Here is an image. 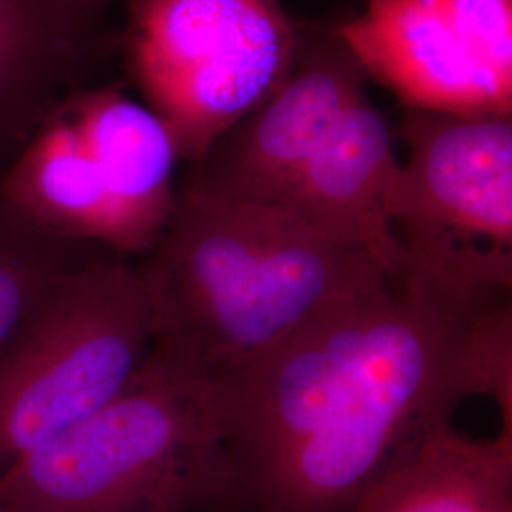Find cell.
I'll use <instances>...</instances> for the list:
<instances>
[{
    "mask_svg": "<svg viewBox=\"0 0 512 512\" xmlns=\"http://www.w3.org/2000/svg\"><path fill=\"white\" fill-rule=\"evenodd\" d=\"M105 184L118 255H148L175 207L181 162L164 122L116 84L86 86L63 101Z\"/></svg>",
    "mask_w": 512,
    "mask_h": 512,
    "instance_id": "30bf717a",
    "label": "cell"
},
{
    "mask_svg": "<svg viewBox=\"0 0 512 512\" xmlns=\"http://www.w3.org/2000/svg\"><path fill=\"white\" fill-rule=\"evenodd\" d=\"M366 80L332 27L300 25L283 88L220 135L177 184L209 198L281 207L340 110L366 92Z\"/></svg>",
    "mask_w": 512,
    "mask_h": 512,
    "instance_id": "ba28073f",
    "label": "cell"
},
{
    "mask_svg": "<svg viewBox=\"0 0 512 512\" xmlns=\"http://www.w3.org/2000/svg\"><path fill=\"white\" fill-rule=\"evenodd\" d=\"M389 215L404 266L452 287H512V114L404 109Z\"/></svg>",
    "mask_w": 512,
    "mask_h": 512,
    "instance_id": "8992f818",
    "label": "cell"
},
{
    "mask_svg": "<svg viewBox=\"0 0 512 512\" xmlns=\"http://www.w3.org/2000/svg\"><path fill=\"white\" fill-rule=\"evenodd\" d=\"M99 251L44 232L0 194V349L61 279Z\"/></svg>",
    "mask_w": 512,
    "mask_h": 512,
    "instance_id": "5bb4252c",
    "label": "cell"
},
{
    "mask_svg": "<svg viewBox=\"0 0 512 512\" xmlns=\"http://www.w3.org/2000/svg\"><path fill=\"white\" fill-rule=\"evenodd\" d=\"M103 12L88 0H0V169L84 80Z\"/></svg>",
    "mask_w": 512,
    "mask_h": 512,
    "instance_id": "8fae6325",
    "label": "cell"
},
{
    "mask_svg": "<svg viewBox=\"0 0 512 512\" xmlns=\"http://www.w3.org/2000/svg\"><path fill=\"white\" fill-rule=\"evenodd\" d=\"M0 194L44 232L118 255V228L105 184L63 103L2 165Z\"/></svg>",
    "mask_w": 512,
    "mask_h": 512,
    "instance_id": "4fadbf2b",
    "label": "cell"
},
{
    "mask_svg": "<svg viewBox=\"0 0 512 512\" xmlns=\"http://www.w3.org/2000/svg\"><path fill=\"white\" fill-rule=\"evenodd\" d=\"M228 385L158 336L109 403L0 478L6 512H192L234 505Z\"/></svg>",
    "mask_w": 512,
    "mask_h": 512,
    "instance_id": "3957f363",
    "label": "cell"
},
{
    "mask_svg": "<svg viewBox=\"0 0 512 512\" xmlns=\"http://www.w3.org/2000/svg\"><path fill=\"white\" fill-rule=\"evenodd\" d=\"M124 55L186 164L283 88L300 25L281 0H126Z\"/></svg>",
    "mask_w": 512,
    "mask_h": 512,
    "instance_id": "5b68a950",
    "label": "cell"
},
{
    "mask_svg": "<svg viewBox=\"0 0 512 512\" xmlns=\"http://www.w3.org/2000/svg\"><path fill=\"white\" fill-rule=\"evenodd\" d=\"M160 329L143 264L103 249L61 279L0 349V478L109 403Z\"/></svg>",
    "mask_w": 512,
    "mask_h": 512,
    "instance_id": "277c9868",
    "label": "cell"
},
{
    "mask_svg": "<svg viewBox=\"0 0 512 512\" xmlns=\"http://www.w3.org/2000/svg\"><path fill=\"white\" fill-rule=\"evenodd\" d=\"M332 29L404 109L512 114V0H366Z\"/></svg>",
    "mask_w": 512,
    "mask_h": 512,
    "instance_id": "52a82bcc",
    "label": "cell"
},
{
    "mask_svg": "<svg viewBox=\"0 0 512 512\" xmlns=\"http://www.w3.org/2000/svg\"><path fill=\"white\" fill-rule=\"evenodd\" d=\"M143 266L160 311L158 336L220 378L391 275L363 249L287 209L209 198L179 184Z\"/></svg>",
    "mask_w": 512,
    "mask_h": 512,
    "instance_id": "7a4b0ae2",
    "label": "cell"
},
{
    "mask_svg": "<svg viewBox=\"0 0 512 512\" xmlns=\"http://www.w3.org/2000/svg\"><path fill=\"white\" fill-rule=\"evenodd\" d=\"M393 129L368 93L349 101L313 148L281 205L319 232L363 249L387 274L404 268L389 203L399 175Z\"/></svg>",
    "mask_w": 512,
    "mask_h": 512,
    "instance_id": "9c48e42d",
    "label": "cell"
},
{
    "mask_svg": "<svg viewBox=\"0 0 512 512\" xmlns=\"http://www.w3.org/2000/svg\"><path fill=\"white\" fill-rule=\"evenodd\" d=\"M351 512H512V425L471 439L450 421L425 429L376 476Z\"/></svg>",
    "mask_w": 512,
    "mask_h": 512,
    "instance_id": "7c38bea8",
    "label": "cell"
},
{
    "mask_svg": "<svg viewBox=\"0 0 512 512\" xmlns=\"http://www.w3.org/2000/svg\"><path fill=\"white\" fill-rule=\"evenodd\" d=\"M228 454L249 512H351L410 440L492 397L512 425L509 293L404 266L226 378Z\"/></svg>",
    "mask_w": 512,
    "mask_h": 512,
    "instance_id": "6da1fadb",
    "label": "cell"
},
{
    "mask_svg": "<svg viewBox=\"0 0 512 512\" xmlns=\"http://www.w3.org/2000/svg\"><path fill=\"white\" fill-rule=\"evenodd\" d=\"M88 2L92 4L93 8H97L99 12H105L110 2H114V0H88Z\"/></svg>",
    "mask_w": 512,
    "mask_h": 512,
    "instance_id": "9a60e30c",
    "label": "cell"
},
{
    "mask_svg": "<svg viewBox=\"0 0 512 512\" xmlns=\"http://www.w3.org/2000/svg\"><path fill=\"white\" fill-rule=\"evenodd\" d=\"M0 512H6V511H4V509H0Z\"/></svg>",
    "mask_w": 512,
    "mask_h": 512,
    "instance_id": "2e32d148",
    "label": "cell"
}]
</instances>
